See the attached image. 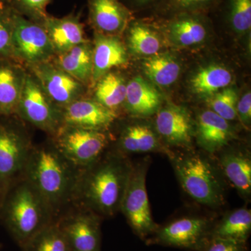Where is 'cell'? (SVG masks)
<instances>
[{
    "mask_svg": "<svg viewBox=\"0 0 251 251\" xmlns=\"http://www.w3.org/2000/svg\"><path fill=\"white\" fill-rule=\"evenodd\" d=\"M0 219L19 247L56 221L50 208L24 176L15 181L0 204Z\"/></svg>",
    "mask_w": 251,
    "mask_h": 251,
    "instance_id": "cell-3",
    "label": "cell"
},
{
    "mask_svg": "<svg viewBox=\"0 0 251 251\" xmlns=\"http://www.w3.org/2000/svg\"><path fill=\"white\" fill-rule=\"evenodd\" d=\"M93 47L92 81L97 82L111 69L125 65L128 61L126 50L117 36L97 33Z\"/></svg>",
    "mask_w": 251,
    "mask_h": 251,
    "instance_id": "cell-16",
    "label": "cell"
},
{
    "mask_svg": "<svg viewBox=\"0 0 251 251\" xmlns=\"http://www.w3.org/2000/svg\"><path fill=\"white\" fill-rule=\"evenodd\" d=\"M198 138L200 145L209 152H216L232 138L228 121L212 110H205L198 117Z\"/></svg>",
    "mask_w": 251,
    "mask_h": 251,
    "instance_id": "cell-19",
    "label": "cell"
},
{
    "mask_svg": "<svg viewBox=\"0 0 251 251\" xmlns=\"http://www.w3.org/2000/svg\"><path fill=\"white\" fill-rule=\"evenodd\" d=\"M89 21L99 34L117 36L133 21V11L122 0H88Z\"/></svg>",
    "mask_w": 251,
    "mask_h": 251,
    "instance_id": "cell-13",
    "label": "cell"
},
{
    "mask_svg": "<svg viewBox=\"0 0 251 251\" xmlns=\"http://www.w3.org/2000/svg\"><path fill=\"white\" fill-rule=\"evenodd\" d=\"M13 8L0 2V58L12 54Z\"/></svg>",
    "mask_w": 251,
    "mask_h": 251,
    "instance_id": "cell-33",
    "label": "cell"
},
{
    "mask_svg": "<svg viewBox=\"0 0 251 251\" xmlns=\"http://www.w3.org/2000/svg\"><path fill=\"white\" fill-rule=\"evenodd\" d=\"M128 44L135 54L153 56L161 48L159 36L148 25L142 21H133L128 27Z\"/></svg>",
    "mask_w": 251,
    "mask_h": 251,
    "instance_id": "cell-29",
    "label": "cell"
},
{
    "mask_svg": "<svg viewBox=\"0 0 251 251\" xmlns=\"http://www.w3.org/2000/svg\"><path fill=\"white\" fill-rule=\"evenodd\" d=\"M32 148L18 127L0 122V204L11 185L23 176Z\"/></svg>",
    "mask_w": 251,
    "mask_h": 251,
    "instance_id": "cell-6",
    "label": "cell"
},
{
    "mask_svg": "<svg viewBox=\"0 0 251 251\" xmlns=\"http://www.w3.org/2000/svg\"><path fill=\"white\" fill-rule=\"evenodd\" d=\"M237 93L232 88L218 92L209 101L211 110L227 121H232L237 117Z\"/></svg>",
    "mask_w": 251,
    "mask_h": 251,
    "instance_id": "cell-32",
    "label": "cell"
},
{
    "mask_svg": "<svg viewBox=\"0 0 251 251\" xmlns=\"http://www.w3.org/2000/svg\"><path fill=\"white\" fill-rule=\"evenodd\" d=\"M0 1H2V0H0Z\"/></svg>",
    "mask_w": 251,
    "mask_h": 251,
    "instance_id": "cell-39",
    "label": "cell"
},
{
    "mask_svg": "<svg viewBox=\"0 0 251 251\" xmlns=\"http://www.w3.org/2000/svg\"><path fill=\"white\" fill-rule=\"evenodd\" d=\"M205 251H246L244 243L213 237Z\"/></svg>",
    "mask_w": 251,
    "mask_h": 251,
    "instance_id": "cell-36",
    "label": "cell"
},
{
    "mask_svg": "<svg viewBox=\"0 0 251 251\" xmlns=\"http://www.w3.org/2000/svg\"><path fill=\"white\" fill-rule=\"evenodd\" d=\"M145 74L161 87L173 85L180 74V66L176 59L168 54H155L143 64Z\"/></svg>",
    "mask_w": 251,
    "mask_h": 251,
    "instance_id": "cell-28",
    "label": "cell"
},
{
    "mask_svg": "<svg viewBox=\"0 0 251 251\" xmlns=\"http://www.w3.org/2000/svg\"><path fill=\"white\" fill-rule=\"evenodd\" d=\"M100 216L94 211L73 204L56 223L72 251H100Z\"/></svg>",
    "mask_w": 251,
    "mask_h": 251,
    "instance_id": "cell-10",
    "label": "cell"
},
{
    "mask_svg": "<svg viewBox=\"0 0 251 251\" xmlns=\"http://www.w3.org/2000/svg\"><path fill=\"white\" fill-rule=\"evenodd\" d=\"M55 65L82 85L92 80L93 70V47L88 41L57 54Z\"/></svg>",
    "mask_w": 251,
    "mask_h": 251,
    "instance_id": "cell-21",
    "label": "cell"
},
{
    "mask_svg": "<svg viewBox=\"0 0 251 251\" xmlns=\"http://www.w3.org/2000/svg\"><path fill=\"white\" fill-rule=\"evenodd\" d=\"M219 0H161L160 9L173 15L183 11H202L211 7Z\"/></svg>",
    "mask_w": 251,
    "mask_h": 251,
    "instance_id": "cell-34",
    "label": "cell"
},
{
    "mask_svg": "<svg viewBox=\"0 0 251 251\" xmlns=\"http://www.w3.org/2000/svg\"><path fill=\"white\" fill-rule=\"evenodd\" d=\"M161 102L158 91L141 77H135L126 84L125 103L133 115H152L158 110Z\"/></svg>",
    "mask_w": 251,
    "mask_h": 251,
    "instance_id": "cell-22",
    "label": "cell"
},
{
    "mask_svg": "<svg viewBox=\"0 0 251 251\" xmlns=\"http://www.w3.org/2000/svg\"><path fill=\"white\" fill-rule=\"evenodd\" d=\"M226 18L235 32L244 34L251 27V0H226Z\"/></svg>",
    "mask_w": 251,
    "mask_h": 251,
    "instance_id": "cell-31",
    "label": "cell"
},
{
    "mask_svg": "<svg viewBox=\"0 0 251 251\" xmlns=\"http://www.w3.org/2000/svg\"><path fill=\"white\" fill-rule=\"evenodd\" d=\"M52 143L74 166L84 169L102 156L108 138L104 131L62 125L53 135Z\"/></svg>",
    "mask_w": 251,
    "mask_h": 251,
    "instance_id": "cell-5",
    "label": "cell"
},
{
    "mask_svg": "<svg viewBox=\"0 0 251 251\" xmlns=\"http://www.w3.org/2000/svg\"><path fill=\"white\" fill-rule=\"evenodd\" d=\"M116 112L91 99H78L62 109V125L105 131L116 120Z\"/></svg>",
    "mask_w": 251,
    "mask_h": 251,
    "instance_id": "cell-14",
    "label": "cell"
},
{
    "mask_svg": "<svg viewBox=\"0 0 251 251\" xmlns=\"http://www.w3.org/2000/svg\"><path fill=\"white\" fill-rule=\"evenodd\" d=\"M31 67L43 90L61 110L80 98L84 85L57 66L46 62Z\"/></svg>",
    "mask_w": 251,
    "mask_h": 251,
    "instance_id": "cell-11",
    "label": "cell"
},
{
    "mask_svg": "<svg viewBox=\"0 0 251 251\" xmlns=\"http://www.w3.org/2000/svg\"><path fill=\"white\" fill-rule=\"evenodd\" d=\"M102 156L81 171L74 204L112 216L120 210L131 166L123 156Z\"/></svg>",
    "mask_w": 251,
    "mask_h": 251,
    "instance_id": "cell-2",
    "label": "cell"
},
{
    "mask_svg": "<svg viewBox=\"0 0 251 251\" xmlns=\"http://www.w3.org/2000/svg\"><path fill=\"white\" fill-rule=\"evenodd\" d=\"M0 248H1V245H0Z\"/></svg>",
    "mask_w": 251,
    "mask_h": 251,
    "instance_id": "cell-40",
    "label": "cell"
},
{
    "mask_svg": "<svg viewBox=\"0 0 251 251\" xmlns=\"http://www.w3.org/2000/svg\"><path fill=\"white\" fill-rule=\"evenodd\" d=\"M22 251H72L56 221L31 238Z\"/></svg>",
    "mask_w": 251,
    "mask_h": 251,
    "instance_id": "cell-30",
    "label": "cell"
},
{
    "mask_svg": "<svg viewBox=\"0 0 251 251\" xmlns=\"http://www.w3.org/2000/svg\"><path fill=\"white\" fill-rule=\"evenodd\" d=\"M232 75L228 69L218 65L203 68L191 80L193 90L201 96H211L231 83Z\"/></svg>",
    "mask_w": 251,
    "mask_h": 251,
    "instance_id": "cell-26",
    "label": "cell"
},
{
    "mask_svg": "<svg viewBox=\"0 0 251 251\" xmlns=\"http://www.w3.org/2000/svg\"><path fill=\"white\" fill-rule=\"evenodd\" d=\"M120 147L125 153H145L158 147L156 135L146 125H135L127 127L121 135Z\"/></svg>",
    "mask_w": 251,
    "mask_h": 251,
    "instance_id": "cell-27",
    "label": "cell"
},
{
    "mask_svg": "<svg viewBox=\"0 0 251 251\" xmlns=\"http://www.w3.org/2000/svg\"><path fill=\"white\" fill-rule=\"evenodd\" d=\"M132 6L137 8H143L153 4L157 0H128Z\"/></svg>",
    "mask_w": 251,
    "mask_h": 251,
    "instance_id": "cell-38",
    "label": "cell"
},
{
    "mask_svg": "<svg viewBox=\"0 0 251 251\" xmlns=\"http://www.w3.org/2000/svg\"><path fill=\"white\" fill-rule=\"evenodd\" d=\"M52 1V0H11V6L23 16H27L31 21L41 23L48 16L46 8Z\"/></svg>",
    "mask_w": 251,
    "mask_h": 251,
    "instance_id": "cell-35",
    "label": "cell"
},
{
    "mask_svg": "<svg viewBox=\"0 0 251 251\" xmlns=\"http://www.w3.org/2000/svg\"><path fill=\"white\" fill-rule=\"evenodd\" d=\"M157 131L168 143L187 145L192 138L193 127L186 110L176 105H168L157 113Z\"/></svg>",
    "mask_w": 251,
    "mask_h": 251,
    "instance_id": "cell-17",
    "label": "cell"
},
{
    "mask_svg": "<svg viewBox=\"0 0 251 251\" xmlns=\"http://www.w3.org/2000/svg\"><path fill=\"white\" fill-rule=\"evenodd\" d=\"M237 115L244 125L250 124L251 119V94L247 92L237 103Z\"/></svg>",
    "mask_w": 251,
    "mask_h": 251,
    "instance_id": "cell-37",
    "label": "cell"
},
{
    "mask_svg": "<svg viewBox=\"0 0 251 251\" xmlns=\"http://www.w3.org/2000/svg\"><path fill=\"white\" fill-rule=\"evenodd\" d=\"M176 175L184 191L196 202L215 207L224 201L222 188L211 165L198 154L175 161Z\"/></svg>",
    "mask_w": 251,
    "mask_h": 251,
    "instance_id": "cell-4",
    "label": "cell"
},
{
    "mask_svg": "<svg viewBox=\"0 0 251 251\" xmlns=\"http://www.w3.org/2000/svg\"><path fill=\"white\" fill-rule=\"evenodd\" d=\"M209 222L201 217L175 220L156 230L155 240L160 244L188 249H200L205 244Z\"/></svg>",
    "mask_w": 251,
    "mask_h": 251,
    "instance_id": "cell-12",
    "label": "cell"
},
{
    "mask_svg": "<svg viewBox=\"0 0 251 251\" xmlns=\"http://www.w3.org/2000/svg\"><path fill=\"white\" fill-rule=\"evenodd\" d=\"M251 231V210L241 208L232 211L221 221L213 232V237L245 243Z\"/></svg>",
    "mask_w": 251,
    "mask_h": 251,
    "instance_id": "cell-25",
    "label": "cell"
},
{
    "mask_svg": "<svg viewBox=\"0 0 251 251\" xmlns=\"http://www.w3.org/2000/svg\"><path fill=\"white\" fill-rule=\"evenodd\" d=\"M81 171L52 143L33 147L23 176L40 193L57 220L75 202Z\"/></svg>",
    "mask_w": 251,
    "mask_h": 251,
    "instance_id": "cell-1",
    "label": "cell"
},
{
    "mask_svg": "<svg viewBox=\"0 0 251 251\" xmlns=\"http://www.w3.org/2000/svg\"><path fill=\"white\" fill-rule=\"evenodd\" d=\"M54 52L41 23L25 17L13 9L11 56L30 66L49 62Z\"/></svg>",
    "mask_w": 251,
    "mask_h": 251,
    "instance_id": "cell-8",
    "label": "cell"
},
{
    "mask_svg": "<svg viewBox=\"0 0 251 251\" xmlns=\"http://www.w3.org/2000/svg\"><path fill=\"white\" fill-rule=\"evenodd\" d=\"M16 113L52 135L62 126V110L51 101L38 80L31 75L25 77Z\"/></svg>",
    "mask_w": 251,
    "mask_h": 251,
    "instance_id": "cell-9",
    "label": "cell"
},
{
    "mask_svg": "<svg viewBox=\"0 0 251 251\" xmlns=\"http://www.w3.org/2000/svg\"><path fill=\"white\" fill-rule=\"evenodd\" d=\"M225 175L243 196L249 197L251 192V161L241 152L226 153L221 158Z\"/></svg>",
    "mask_w": 251,
    "mask_h": 251,
    "instance_id": "cell-23",
    "label": "cell"
},
{
    "mask_svg": "<svg viewBox=\"0 0 251 251\" xmlns=\"http://www.w3.org/2000/svg\"><path fill=\"white\" fill-rule=\"evenodd\" d=\"M25 75L19 68L0 60V116L16 113Z\"/></svg>",
    "mask_w": 251,
    "mask_h": 251,
    "instance_id": "cell-20",
    "label": "cell"
},
{
    "mask_svg": "<svg viewBox=\"0 0 251 251\" xmlns=\"http://www.w3.org/2000/svg\"><path fill=\"white\" fill-rule=\"evenodd\" d=\"M147 171L146 163L131 166L120 206V210L126 218L130 227L142 239L157 229L151 216L147 192Z\"/></svg>",
    "mask_w": 251,
    "mask_h": 251,
    "instance_id": "cell-7",
    "label": "cell"
},
{
    "mask_svg": "<svg viewBox=\"0 0 251 251\" xmlns=\"http://www.w3.org/2000/svg\"><path fill=\"white\" fill-rule=\"evenodd\" d=\"M47 33L55 54L67 52L74 46L88 41L80 18L70 14L62 18L48 15L41 23Z\"/></svg>",
    "mask_w": 251,
    "mask_h": 251,
    "instance_id": "cell-15",
    "label": "cell"
},
{
    "mask_svg": "<svg viewBox=\"0 0 251 251\" xmlns=\"http://www.w3.org/2000/svg\"><path fill=\"white\" fill-rule=\"evenodd\" d=\"M96 83L94 99L96 101L115 112L125 103L127 83L121 75L108 73Z\"/></svg>",
    "mask_w": 251,
    "mask_h": 251,
    "instance_id": "cell-24",
    "label": "cell"
},
{
    "mask_svg": "<svg viewBox=\"0 0 251 251\" xmlns=\"http://www.w3.org/2000/svg\"><path fill=\"white\" fill-rule=\"evenodd\" d=\"M166 27L173 41L181 46L197 45L204 41L207 35V22L200 11L173 14Z\"/></svg>",
    "mask_w": 251,
    "mask_h": 251,
    "instance_id": "cell-18",
    "label": "cell"
}]
</instances>
